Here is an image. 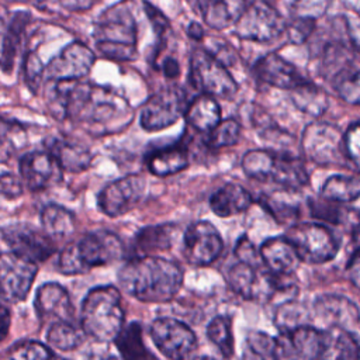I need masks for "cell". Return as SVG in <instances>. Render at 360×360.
Here are the masks:
<instances>
[{"instance_id":"obj_1","label":"cell","mask_w":360,"mask_h":360,"mask_svg":"<svg viewBox=\"0 0 360 360\" xmlns=\"http://www.w3.org/2000/svg\"><path fill=\"white\" fill-rule=\"evenodd\" d=\"M46 93L48 107L58 120L86 124H108L124 112L127 104L112 90L82 79L51 80Z\"/></svg>"},{"instance_id":"obj_2","label":"cell","mask_w":360,"mask_h":360,"mask_svg":"<svg viewBox=\"0 0 360 360\" xmlns=\"http://www.w3.org/2000/svg\"><path fill=\"white\" fill-rule=\"evenodd\" d=\"M181 267L170 259L143 255L124 263L118 271L120 287L142 302L160 304L170 301L183 284Z\"/></svg>"},{"instance_id":"obj_3","label":"cell","mask_w":360,"mask_h":360,"mask_svg":"<svg viewBox=\"0 0 360 360\" xmlns=\"http://www.w3.org/2000/svg\"><path fill=\"white\" fill-rule=\"evenodd\" d=\"M100 53L111 60L128 62L138 55V24L129 0L107 7L97 18L93 32Z\"/></svg>"},{"instance_id":"obj_4","label":"cell","mask_w":360,"mask_h":360,"mask_svg":"<svg viewBox=\"0 0 360 360\" xmlns=\"http://www.w3.org/2000/svg\"><path fill=\"white\" fill-rule=\"evenodd\" d=\"M124 252V243L118 235L98 229L66 245L59 253L56 266L66 276L83 274L122 259Z\"/></svg>"},{"instance_id":"obj_5","label":"cell","mask_w":360,"mask_h":360,"mask_svg":"<svg viewBox=\"0 0 360 360\" xmlns=\"http://www.w3.org/2000/svg\"><path fill=\"white\" fill-rule=\"evenodd\" d=\"M124 318L121 292L114 285L94 287L83 298L80 328L97 342H112L124 325Z\"/></svg>"},{"instance_id":"obj_6","label":"cell","mask_w":360,"mask_h":360,"mask_svg":"<svg viewBox=\"0 0 360 360\" xmlns=\"http://www.w3.org/2000/svg\"><path fill=\"white\" fill-rule=\"evenodd\" d=\"M284 236L294 248L300 262L308 264H322L335 259L340 248L335 232L318 222L291 225Z\"/></svg>"},{"instance_id":"obj_7","label":"cell","mask_w":360,"mask_h":360,"mask_svg":"<svg viewBox=\"0 0 360 360\" xmlns=\"http://www.w3.org/2000/svg\"><path fill=\"white\" fill-rule=\"evenodd\" d=\"M188 79L201 93L226 100H232L239 89L228 68L200 46L193 48L190 53Z\"/></svg>"},{"instance_id":"obj_8","label":"cell","mask_w":360,"mask_h":360,"mask_svg":"<svg viewBox=\"0 0 360 360\" xmlns=\"http://www.w3.org/2000/svg\"><path fill=\"white\" fill-rule=\"evenodd\" d=\"M301 150L307 160L319 166H343L349 160L342 131L330 122H311L304 128Z\"/></svg>"},{"instance_id":"obj_9","label":"cell","mask_w":360,"mask_h":360,"mask_svg":"<svg viewBox=\"0 0 360 360\" xmlns=\"http://www.w3.org/2000/svg\"><path fill=\"white\" fill-rule=\"evenodd\" d=\"M238 38L255 42H270L277 39L285 30V20L264 0L246 3L233 24Z\"/></svg>"},{"instance_id":"obj_10","label":"cell","mask_w":360,"mask_h":360,"mask_svg":"<svg viewBox=\"0 0 360 360\" xmlns=\"http://www.w3.org/2000/svg\"><path fill=\"white\" fill-rule=\"evenodd\" d=\"M187 107L186 93L179 87H166L152 94L141 108L139 122L145 131H162L180 120Z\"/></svg>"},{"instance_id":"obj_11","label":"cell","mask_w":360,"mask_h":360,"mask_svg":"<svg viewBox=\"0 0 360 360\" xmlns=\"http://www.w3.org/2000/svg\"><path fill=\"white\" fill-rule=\"evenodd\" d=\"M149 335L158 350L167 359H187L197 349L195 333L184 322L162 316L150 323Z\"/></svg>"},{"instance_id":"obj_12","label":"cell","mask_w":360,"mask_h":360,"mask_svg":"<svg viewBox=\"0 0 360 360\" xmlns=\"http://www.w3.org/2000/svg\"><path fill=\"white\" fill-rule=\"evenodd\" d=\"M146 180L141 174H127L108 183L97 197V205L107 217H121L134 210L145 197Z\"/></svg>"},{"instance_id":"obj_13","label":"cell","mask_w":360,"mask_h":360,"mask_svg":"<svg viewBox=\"0 0 360 360\" xmlns=\"http://www.w3.org/2000/svg\"><path fill=\"white\" fill-rule=\"evenodd\" d=\"M38 271V263L13 252L0 255V298L4 302H21L27 298Z\"/></svg>"},{"instance_id":"obj_14","label":"cell","mask_w":360,"mask_h":360,"mask_svg":"<svg viewBox=\"0 0 360 360\" xmlns=\"http://www.w3.org/2000/svg\"><path fill=\"white\" fill-rule=\"evenodd\" d=\"M222 250V236L210 221L191 224L183 235V255L193 266L204 267L214 263Z\"/></svg>"},{"instance_id":"obj_15","label":"cell","mask_w":360,"mask_h":360,"mask_svg":"<svg viewBox=\"0 0 360 360\" xmlns=\"http://www.w3.org/2000/svg\"><path fill=\"white\" fill-rule=\"evenodd\" d=\"M0 233L13 253L35 263L46 260L56 249L49 235L28 224L6 225Z\"/></svg>"},{"instance_id":"obj_16","label":"cell","mask_w":360,"mask_h":360,"mask_svg":"<svg viewBox=\"0 0 360 360\" xmlns=\"http://www.w3.org/2000/svg\"><path fill=\"white\" fill-rule=\"evenodd\" d=\"M96 62L94 52L80 41L68 44L44 68V77L51 80H75L86 77Z\"/></svg>"},{"instance_id":"obj_17","label":"cell","mask_w":360,"mask_h":360,"mask_svg":"<svg viewBox=\"0 0 360 360\" xmlns=\"http://www.w3.org/2000/svg\"><path fill=\"white\" fill-rule=\"evenodd\" d=\"M312 315L323 325V329L342 328L357 333L359 307L345 295H319L312 305Z\"/></svg>"},{"instance_id":"obj_18","label":"cell","mask_w":360,"mask_h":360,"mask_svg":"<svg viewBox=\"0 0 360 360\" xmlns=\"http://www.w3.org/2000/svg\"><path fill=\"white\" fill-rule=\"evenodd\" d=\"M20 174L31 191H42L56 186L63 170L48 150H34L20 159Z\"/></svg>"},{"instance_id":"obj_19","label":"cell","mask_w":360,"mask_h":360,"mask_svg":"<svg viewBox=\"0 0 360 360\" xmlns=\"http://www.w3.org/2000/svg\"><path fill=\"white\" fill-rule=\"evenodd\" d=\"M35 312L41 323H52L58 321L73 322L75 308L68 290L58 283L42 284L34 300Z\"/></svg>"},{"instance_id":"obj_20","label":"cell","mask_w":360,"mask_h":360,"mask_svg":"<svg viewBox=\"0 0 360 360\" xmlns=\"http://www.w3.org/2000/svg\"><path fill=\"white\" fill-rule=\"evenodd\" d=\"M253 73L262 83L284 90H291L308 80L291 62L276 52L259 58L253 65Z\"/></svg>"},{"instance_id":"obj_21","label":"cell","mask_w":360,"mask_h":360,"mask_svg":"<svg viewBox=\"0 0 360 360\" xmlns=\"http://www.w3.org/2000/svg\"><path fill=\"white\" fill-rule=\"evenodd\" d=\"M259 256L266 270L270 274L285 276L294 274L295 269L300 264V259L288 242V239L283 235L273 236L266 239L259 246Z\"/></svg>"},{"instance_id":"obj_22","label":"cell","mask_w":360,"mask_h":360,"mask_svg":"<svg viewBox=\"0 0 360 360\" xmlns=\"http://www.w3.org/2000/svg\"><path fill=\"white\" fill-rule=\"evenodd\" d=\"M145 163L153 176L167 177L176 174L190 163L188 146L179 139L177 142L155 148L145 155Z\"/></svg>"},{"instance_id":"obj_23","label":"cell","mask_w":360,"mask_h":360,"mask_svg":"<svg viewBox=\"0 0 360 360\" xmlns=\"http://www.w3.org/2000/svg\"><path fill=\"white\" fill-rule=\"evenodd\" d=\"M226 280L231 288L246 300L259 298L263 285L270 290L266 280V273H262L259 266H253L242 260H238L228 269Z\"/></svg>"},{"instance_id":"obj_24","label":"cell","mask_w":360,"mask_h":360,"mask_svg":"<svg viewBox=\"0 0 360 360\" xmlns=\"http://www.w3.org/2000/svg\"><path fill=\"white\" fill-rule=\"evenodd\" d=\"M253 204L250 193L238 183H226L210 197V208L218 217H233Z\"/></svg>"},{"instance_id":"obj_25","label":"cell","mask_w":360,"mask_h":360,"mask_svg":"<svg viewBox=\"0 0 360 360\" xmlns=\"http://www.w3.org/2000/svg\"><path fill=\"white\" fill-rule=\"evenodd\" d=\"M48 152L62 170L70 173L86 170L93 160L91 152L86 146L63 138H52L48 143Z\"/></svg>"},{"instance_id":"obj_26","label":"cell","mask_w":360,"mask_h":360,"mask_svg":"<svg viewBox=\"0 0 360 360\" xmlns=\"http://www.w3.org/2000/svg\"><path fill=\"white\" fill-rule=\"evenodd\" d=\"M202 21L214 30L232 27L246 6V0H195Z\"/></svg>"},{"instance_id":"obj_27","label":"cell","mask_w":360,"mask_h":360,"mask_svg":"<svg viewBox=\"0 0 360 360\" xmlns=\"http://www.w3.org/2000/svg\"><path fill=\"white\" fill-rule=\"evenodd\" d=\"M288 335L292 352L300 359H323L326 350V330L315 326L302 325L291 330Z\"/></svg>"},{"instance_id":"obj_28","label":"cell","mask_w":360,"mask_h":360,"mask_svg":"<svg viewBox=\"0 0 360 360\" xmlns=\"http://www.w3.org/2000/svg\"><path fill=\"white\" fill-rule=\"evenodd\" d=\"M184 115L193 129L205 134L221 121V107L215 97L201 93L187 103Z\"/></svg>"},{"instance_id":"obj_29","label":"cell","mask_w":360,"mask_h":360,"mask_svg":"<svg viewBox=\"0 0 360 360\" xmlns=\"http://www.w3.org/2000/svg\"><path fill=\"white\" fill-rule=\"evenodd\" d=\"M41 224L44 232L51 238L65 239L68 236H72L76 231V218L73 212L53 202L42 208Z\"/></svg>"},{"instance_id":"obj_30","label":"cell","mask_w":360,"mask_h":360,"mask_svg":"<svg viewBox=\"0 0 360 360\" xmlns=\"http://www.w3.org/2000/svg\"><path fill=\"white\" fill-rule=\"evenodd\" d=\"M179 228L174 224H160V225H150L142 228L136 236L135 243L136 248L146 253L152 255L153 252H162L172 248L174 243L176 235Z\"/></svg>"},{"instance_id":"obj_31","label":"cell","mask_w":360,"mask_h":360,"mask_svg":"<svg viewBox=\"0 0 360 360\" xmlns=\"http://www.w3.org/2000/svg\"><path fill=\"white\" fill-rule=\"evenodd\" d=\"M28 21H30V14L27 11H17L13 14L6 28V34L3 37L1 48H0V66L7 73L13 70L18 45Z\"/></svg>"},{"instance_id":"obj_32","label":"cell","mask_w":360,"mask_h":360,"mask_svg":"<svg viewBox=\"0 0 360 360\" xmlns=\"http://www.w3.org/2000/svg\"><path fill=\"white\" fill-rule=\"evenodd\" d=\"M288 91L292 104L311 117H321L328 110V94L311 80H307Z\"/></svg>"},{"instance_id":"obj_33","label":"cell","mask_w":360,"mask_h":360,"mask_svg":"<svg viewBox=\"0 0 360 360\" xmlns=\"http://www.w3.org/2000/svg\"><path fill=\"white\" fill-rule=\"evenodd\" d=\"M328 342L323 359H339V360H357L359 359V338L357 333L342 329L329 328L325 329Z\"/></svg>"},{"instance_id":"obj_34","label":"cell","mask_w":360,"mask_h":360,"mask_svg":"<svg viewBox=\"0 0 360 360\" xmlns=\"http://www.w3.org/2000/svg\"><path fill=\"white\" fill-rule=\"evenodd\" d=\"M112 342L124 359L135 360L155 357L143 343V330L138 322H131L127 326L122 325L121 330Z\"/></svg>"},{"instance_id":"obj_35","label":"cell","mask_w":360,"mask_h":360,"mask_svg":"<svg viewBox=\"0 0 360 360\" xmlns=\"http://www.w3.org/2000/svg\"><path fill=\"white\" fill-rule=\"evenodd\" d=\"M311 322V314L308 308L292 298L281 301L274 312V325L280 333H290L298 326L308 325Z\"/></svg>"},{"instance_id":"obj_36","label":"cell","mask_w":360,"mask_h":360,"mask_svg":"<svg viewBox=\"0 0 360 360\" xmlns=\"http://www.w3.org/2000/svg\"><path fill=\"white\" fill-rule=\"evenodd\" d=\"M359 179L356 176L347 174H333L328 177L321 188V197L340 204L356 201L359 198Z\"/></svg>"},{"instance_id":"obj_37","label":"cell","mask_w":360,"mask_h":360,"mask_svg":"<svg viewBox=\"0 0 360 360\" xmlns=\"http://www.w3.org/2000/svg\"><path fill=\"white\" fill-rule=\"evenodd\" d=\"M84 336L86 335L83 329L75 326L73 322L69 321L52 322L46 332V340L49 346L60 352L76 350L83 343Z\"/></svg>"},{"instance_id":"obj_38","label":"cell","mask_w":360,"mask_h":360,"mask_svg":"<svg viewBox=\"0 0 360 360\" xmlns=\"http://www.w3.org/2000/svg\"><path fill=\"white\" fill-rule=\"evenodd\" d=\"M276 162V152L266 149L248 150L242 158L245 174L257 181H270Z\"/></svg>"},{"instance_id":"obj_39","label":"cell","mask_w":360,"mask_h":360,"mask_svg":"<svg viewBox=\"0 0 360 360\" xmlns=\"http://www.w3.org/2000/svg\"><path fill=\"white\" fill-rule=\"evenodd\" d=\"M295 191L298 190L284 188L283 191H276L264 195L262 198V204L278 222L291 221L298 217V202L294 198Z\"/></svg>"},{"instance_id":"obj_40","label":"cell","mask_w":360,"mask_h":360,"mask_svg":"<svg viewBox=\"0 0 360 360\" xmlns=\"http://www.w3.org/2000/svg\"><path fill=\"white\" fill-rule=\"evenodd\" d=\"M207 338L217 346L221 356L228 359L233 356L235 342L232 332V321L226 315L214 316L207 325Z\"/></svg>"},{"instance_id":"obj_41","label":"cell","mask_w":360,"mask_h":360,"mask_svg":"<svg viewBox=\"0 0 360 360\" xmlns=\"http://www.w3.org/2000/svg\"><path fill=\"white\" fill-rule=\"evenodd\" d=\"M242 127L233 118L221 120L212 129L205 132L204 143L211 149H221L233 146L240 138Z\"/></svg>"},{"instance_id":"obj_42","label":"cell","mask_w":360,"mask_h":360,"mask_svg":"<svg viewBox=\"0 0 360 360\" xmlns=\"http://www.w3.org/2000/svg\"><path fill=\"white\" fill-rule=\"evenodd\" d=\"M330 84L340 98L356 105L360 100V87H359V65H352L333 77H330Z\"/></svg>"},{"instance_id":"obj_43","label":"cell","mask_w":360,"mask_h":360,"mask_svg":"<svg viewBox=\"0 0 360 360\" xmlns=\"http://www.w3.org/2000/svg\"><path fill=\"white\" fill-rule=\"evenodd\" d=\"M25 132L17 122L0 118V162H7L15 152L22 148Z\"/></svg>"},{"instance_id":"obj_44","label":"cell","mask_w":360,"mask_h":360,"mask_svg":"<svg viewBox=\"0 0 360 360\" xmlns=\"http://www.w3.org/2000/svg\"><path fill=\"white\" fill-rule=\"evenodd\" d=\"M55 356L56 354L51 347L37 340L17 342L7 352V357L24 359V360H44V359H52Z\"/></svg>"},{"instance_id":"obj_45","label":"cell","mask_w":360,"mask_h":360,"mask_svg":"<svg viewBox=\"0 0 360 360\" xmlns=\"http://www.w3.org/2000/svg\"><path fill=\"white\" fill-rule=\"evenodd\" d=\"M309 210H311V215L319 219L326 221L328 224H342L345 221L346 217V210L342 208L340 202H335L326 198H311L309 200Z\"/></svg>"},{"instance_id":"obj_46","label":"cell","mask_w":360,"mask_h":360,"mask_svg":"<svg viewBox=\"0 0 360 360\" xmlns=\"http://www.w3.org/2000/svg\"><path fill=\"white\" fill-rule=\"evenodd\" d=\"M249 350L260 359H277V340L262 330H250L246 336Z\"/></svg>"},{"instance_id":"obj_47","label":"cell","mask_w":360,"mask_h":360,"mask_svg":"<svg viewBox=\"0 0 360 360\" xmlns=\"http://www.w3.org/2000/svg\"><path fill=\"white\" fill-rule=\"evenodd\" d=\"M316 28V20L312 17H302V15H291L290 21H285V30L288 39L295 44H304L308 41Z\"/></svg>"},{"instance_id":"obj_48","label":"cell","mask_w":360,"mask_h":360,"mask_svg":"<svg viewBox=\"0 0 360 360\" xmlns=\"http://www.w3.org/2000/svg\"><path fill=\"white\" fill-rule=\"evenodd\" d=\"M143 11H145V14L156 34V38H158V45L153 52V58L158 59L160 49H162V41H163L165 35L167 34V31L170 30V22L166 18V15L159 8H156L153 4H150L149 1H143Z\"/></svg>"},{"instance_id":"obj_49","label":"cell","mask_w":360,"mask_h":360,"mask_svg":"<svg viewBox=\"0 0 360 360\" xmlns=\"http://www.w3.org/2000/svg\"><path fill=\"white\" fill-rule=\"evenodd\" d=\"M44 65L35 52H30L24 62V75L27 86L31 89L32 93H37L38 87L41 86V80L44 77Z\"/></svg>"},{"instance_id":"obj_50","label":"cell","mask_w":360,"mask_h":360,"mask_svg":"<svg viewBox=\"0 0 360 360\" xmlns=\"http://www.w3.org/2000/svg\"><path fill=\"white\" fill-rule=\"evenodd\" d=\"M328 10V0H292L291 15L319 18Z\"/></svg>"},{"instance_id":"obj_51","label":"cell","mask_w":360,"mask_h":360,"mask_svg":"<svg viewBox=\"0 0 360 360\" xmlns=\"http://www.w3.org/2000/svg\"><path fill=\"white\" fill-rule=\"evenodd\" d=\"M359 136H360L359 122L354 121L349 125L346 134L343 135V146H345V152H346L349 160H352L356 167L359 166V146H360Z\"/></svg>"},{"instance_id":"obj_52","label":"cell","mask_w":360,"mask_h":360,"mask_svg":"<svg viewBox=\"0 0 360 360\" xmlns=\"http://www.w3.org/2000/svg\"><path fill=\"white\" fill-rule=\"evenodd\" d=\"M233 253H235L238 260L250 263L253 266H260V263H262L260 256H259V250L245 235L240 236L239 240L236 242Z\"/></svg>"},{"instance_id":"obj_53","label":"cell","mask_w":360,"mask_h":360,"mask_svg":"<svg viewBox=\"0 0 360 360\" xmlns=\"http://www.w3.org/2000/svg\"><path fill=\"white\" fill-rule=\"evenodd\" d=\"M22 181L13 173L0 174V197L15 200L22 195Z\"/></svg>"},{"instance_id":"obj_54","label":"cell","mask_w":360,"mask_h":360,"mask_svg":"<svg viewBox=\"0 0 360 360\" xmlns=\"http://www.w3.org/2000/svg\"><path fill=\"white\" fill-rule=\"evenodd\" d=\"M359 245H354L353 248V252L349 257V262H347V276L350 278V281L353 283V285L357 288L359 287V270H360V266H359Z\"/></svg>"},{"instance_id":"obj_55","label":"cell","mask_w":360,"mask_h":360,"mask_svg":"<svg viewBox=\"0 0 360 360\" xmlns=\"http://www.w3.org/2000/svg\"><path fill=\"white\" fill-rule=\"evenodd\" d=\"M160 70L167 79H174L180 73V65L173 56H166L160 63Z\"/></svg>"},{"instance_id":"obj_56","label":"cell","mask_w":360,"mask_h":360,"mask_svg":"<svg viewBox=\"0 0 360 360\" xmlns=\"http://www.w3.org/2000/svg\"><path fill=\"white\" fill-rule=\"evenodd\" d=\"M1 301H3V300L0 298V342L8 335L10 323H11V314H10V309H8Z\"/></svg>"},{"instance_id":"obj_57","label":"cell","mask_w":360,"mask_h":360,"mask_svg":"<svg viewBox=\"0 0 360 360\" xmlns=\"http://www.w3.org/2000/svg\"><path fill=\"white\" fill-rule=\"evenodd\" d=\"M97 0H59L60 6L63 8H68L70 11H84L94 6Z\"/></svg>"},{"instance_id":"obj_58","label":"cell","mask_w":360,"mask_h":360,"mask_svg":"<svg viewBox=\"0 0 360 360\" xmlns=\"http://www.w3.org/2000/svg\"><path fill=\"white\" fill-rule=\"evenodd\" d=\"M187 35L194 41H201L204 38V30L197 21H190L187 25Z\"/></svg>"},{"instance_id":"obj_59","label":"cell","mask_w":360,"mask_h":360,"mask_svg":"<svg viewBox=\"0 0 360 360\" xmlns=\"http://www.w3.org/2000/svg\"><path fill=\"white\" fill-rule=\"evenodd\" d=\"M8 1H27V0H8Z\"/></svg>"}]
</instances>
